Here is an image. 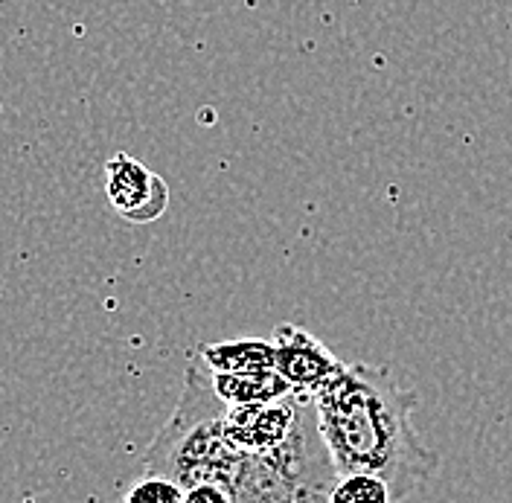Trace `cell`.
<instances>
[{"label":"cell","mask_w":512,"mask_h":503,"mask_svg":"<svg viewBox=\"0 0 512 503\" xmlns=\"http://www.w3.org/2000/svg\"><path fill=\"white\" fill-rule=\"evenodd\" d=\"M312 405L335 474H373L402 503L437 472L440 457L414 425L416 396L384 367L344 364Z\"/></svg>","instance_id":"obj_1"},{"label":"cell","mask_w":512,"mask_h":503,"mask_svg":"<svg viewBox=\"0 0 512 503\" xmlns=\"http://www.w3.org/2000/svg\"><path fill=\"white\" fill-rule=\"evenodd\" d=\"M105 195L111 210L131 224H152L169 207L166 181L126 152L105 163Z\"/></svg>","instance_id":"obj_2"},{"label":"cell","mask_w":512,"mask_h":503,"mask_svg":"<svg viewBox=\"0 0 512 503\" xmlns=\"http://www.w3.org/2000/svg\"><path fill=\"white\" fill-rule=\"evenodd\" d=\"M274 349H277V373L286 378L294 393H315L326 381L341 373L344 361H338L315 335L306 329L283 323L274 332Z\"/></svg>","instance_id":"obj_3"},{"label":"cell","mask_w":512,"mask_h":503,"mask_svg":"<svg viewBox=\"0 0 512 503\" xmlns=\"http://www.w3.org/2000/svg\"><path fill=\"white\" fill-rule=\"evenodd\" d=\"M210 373H271L277 370V349L274 341L262 338H239L222 344H201L192 349Z\"/></svg>","instance_id":"obj_4"},{"label":"cell","mask_w":512,"mask_h":503,"mask_svg":"<svg viewBox=\"0 0 512 503\" xmlns=\"http://www.w3.org/2000/svg\"><path fill=\"white\" fill-rule=\"evenodd\" d=\"M210 387L227 408H233V405H271V402H280V399L294 393L288 387L286 378L280 376L277 370H271V373H242V376L210 373Z\"/></svg>","instance_id":"obj_5"},{"label":"cell","mask_w":512,"mask_h":503,"mask_svg":"<svg viewBox=\"0 0 512 503\" xmlns=\"http://www.w3.org/2000/svg\"><path fill=\"white\" fill-rule=\"evenodd\" d=\"M329 503H396V498L373 474H338L329 489Z\"/></svg>","instance_id":"obj_6"},{"label":"cell","mask_w":512,"mask_h":503,"mask_svg":"<svg viewBox=\"0 0 512 503\" xmlns=\"http://www.w3.org/2000/svg\"><path fill=\"white\" fill-rule=\"evenodd\" d=\"M123 503H184V489L163 477V474H146L134 480V486L126 492Z\"/></svg>","instance_id":"obj_7"},{"label":"cell","mask_w":512,"mask_h":503,"mask_svg":"<svg viewBox=\"0 0 512 503\" xmlns=\"http://www.w3.org/2000/svg\"><path fill=\"white\" fill-rule=\"evenodd\" d=\"M184 503H233V495L219 483H192L184 489Z\"/></svg>","instance_id":"obj_8"}]
</instances>
